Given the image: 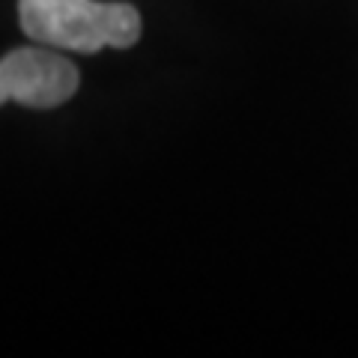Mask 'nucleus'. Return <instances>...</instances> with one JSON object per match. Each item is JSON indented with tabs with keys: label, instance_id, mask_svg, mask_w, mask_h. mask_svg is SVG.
<instances>
[{
	"label": "nucleus",
	"instance_id": "f257e3e1",
	"mask_svg": "<svg viewBox=\"0 0 358 358\" xmlns=\"http://www.w3.org/2000/svg\"><path fill=\"white\" fill-rule=\"evenodd\" d=\"M21 27L30 39L66 51L129 48L141 36V15L129 3L99 0H21Z\"/></svg>",
	"mask_w": 358,
	"mask_h": 358
},
{
	"label": "nucleus",
	"instance_id": "7ed1b4c3",
	"mask_svg": "<svg viewBox=\"0 0 358 358\" xmlns=\"http://www.w3.org/2000/svg\"><path fill=\"white\" fill-rule=\"evenodd\" d=\"M9 102V87H6V78H3V69H0V105Z\"/></svg>",
	"mask_w": 358,
	"mask_h": 358
},
{
	"label": "nucleus",
	"instance_id": "f03ea898",
	"mask_svg": "<svg viewBox=\"0 0 358 358\" xmlns=\"http://www.w3.org/2000/svg\"><path fill=\"white\" fill-rule=\"evenodd\" d=\"M9 99L27 108H57L78 90V69L48 48H15L0 60Z\"/></svg>",
	"mask_w": 358,
	"mask_h": 358
}]
</instances>
